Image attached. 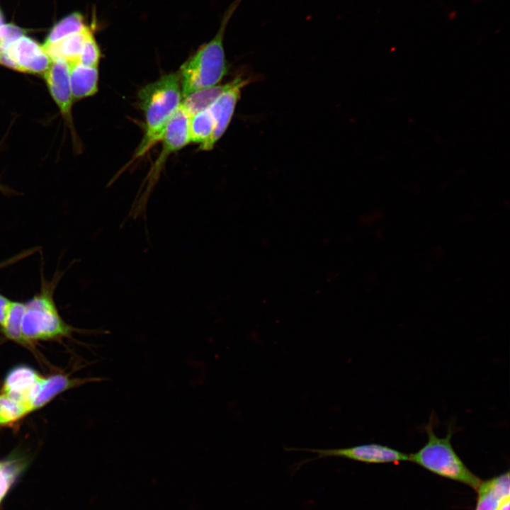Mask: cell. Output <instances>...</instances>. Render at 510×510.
<instances>
[{
  "mask_svg": "<svg viewBox=\"0 0 510 510\" xmlns=\"http://www.w3.org/2000/svg\"><path fill=\"white\" fill-rule=\"evenodd\" d=\"M138 98L144 115L145 128L135 159L143 156L160 142L166 125L180 108L183 94L178 73L164 74L147 84L140 91Z\"/></svg>",
  "mask_w": 510,
  "mask_h": 510,
  "instance_id": "1",
  "label": "cell"
},
{
  "mask_svg": "<svg viewBox=\"0 0 510 510\" xmlns=\"http://www.w3.org/2000/svg\"><path fill=\"white\" fill-rule=\"evenodd\" d=\"M242 0L234 1L222 16L216 35L202 45L181 67L178 75L183 98L196 91L215 86L227 71L224 36L227 25Z\"/></svg>",
  "mask_w": 510,
  "mask_h": 510,
  "instance_id": "2",
  "label": "cell"
},
{
  "mask_svg": "<svg viewBox=\"0 0 510 510\" xmlns=\"http://www.w3.org/2000/svg\"><path fill=\"white\" fill-rule=\"evenodd\" d=\"M428 436L426 444L417 452L409 455L411 461L441 477L467 484L477 490L481 480L468 469L455 451L451 443L450 428L443 438L434 433L433 419L426 425Z\"/></svg>",
  "mask_w": 510,
  "mask_h": 510,
  "instance_id": "3",
  "label": "cell"
},
{
  "mask_svg": "<svg viewBox=\"0 0 510 510\" xmlns=\"http://www.w3.org/2000/svg\"><path fill=\"white\" fill-rule=\"evenodd\" d=\"M53 289L52 283L45 282L40 292L25 303L22 334L26 342L67 336L72 331L57 311Z\"/></svg>",
  "mask_w": 510,
  "mask_h": 510,
  "instance_id": "4",
  "label": "cell"
},
{
  "mask_svg": "<svg viewBox=\"0 0 510 510\" xmlns=\"http://www.w3.org/2000/svg\"><path fill=\"white\" fill-rule=\"evenodd\" d=\"M188 121L189 116L180 107L166 125L160 140L162 143L161 154L146 178V188L138 193L133 202L128 215L130 217L135 219L146 217L149 194L157 183L166 159L171 153L182 149L190 142Z\"/></svg>",
  "mask_w": 510,
  "mask_h": 510,
  "instance_id": "5",
  "label": "cell"
},
{
  "mask_svg": "<svg viewBox=\"0 0 510 510\" xmlns=\"http://www.w3.org/2000/svg\"><path fill=\"white\" fill-rule=\"evenodd\" d=\"M285 450L288 451L301 450L317 454L316 457L303 460L295 465L297 467L296 470L309 462L331 457L343 458L365 463H396L409 460V455L391 447L378 443L361 444L340 448H287Z\"/></svg>",
  "mask_w": 510,
  "mask_h": 510,
  "instance_id": "6",
  "label": "cell"
},
{
  "mask_svg": "<svg viewBox=\"0 0 510 510\" xmlns=\"http://www.w3.org/2000/svg\"><path fill=\"white\" fill-rule=\"evenodd\" d=\"M52 61L42 45L25 35L0 52V64L22 72L44 74Z\"/></svg>",
  "mask_w": 510,
  "mask_h": 510,
  "instance_id": "7",
  "label": "cell"
},
{
  "mask_svg": "<svg viewBox=\"0 0 510 510\" xmlns=\"http://www.w3.org/2000/svg\"><path fill=\"white\" fill-rule=\"evenodd\" d=\"M249 82L248 79L236 77L233 84L208 108L213 119L214 129L210 138L200 145V150L212 149L223 135L231 121L241 90Z\"/></svg>",
  "mask_w": 510,
  "mask_h": 510,
  "instance_id": "8",
  "label": "cell"
},
{
  "mask_svg": "<svg viewBox=\"0 0 510 510\" xmlns=\"http://www.w3.org/2000/svg\"><path fill=\"white\" fill-rule=\"evenodd\" d=\"M50 93L62 115L71 120L73 96L69 80V67L63 59L52 60L49 69L44 74Z\"/></svg>",
  "mask_w": 510,
  "mask_h": 510,
  "instance_id": "9",
  "label": "cell"
},
{
  "mask_svg": "<svg viewBox=\"0 0 510 510\" xmlns=\"http://www.w3.org/2000/svg\"><path fill=\"white\" fill-rule=\"evenodd\" d=\"M107 378H89L70 379L65 375L56 374L49 378H42L31 390L28 397V405L30 411L39 409L59 393L69 388L87 382H100Z\"/></svg>",
  "mask_w": 510,
  "mask_h": 510,
  "instance_id": "10",
  "label": "cell"
},
{
  "mask_svg": "<svg viewBox=\"0 0 510 510\" xmlns=\"http://www.w3.org/2000/svg\"><path fill=\"white\" fill-rule=\"evenodd\" d=\"M477 491L475 510H498L503 502L510 499L509 472L481 481Z\"/></svg>",
  "mask_w": 510,
  "mask_h": 510,
  "instance_id": "11",
  "label": "cell"
},
{
  "mask_svg": "<svg viewBox=\"0 0 510 510\" xmlns=\"http://www.w3.org/2000/svg\"><path fill=\"white\" fill-rule=\"evenodd\" d=\"M42 378L33 369L24 366H18L6 375L1 392L25 404L30 409L27 402L28 395Z\"/></svg>",
  "mask_w": 510,
  "mask_h": 510,
  "instance_id": "12",
  "label": "cell"
},
{
  "mask_svg": "<svg viewBox=\"0 0 510 510\" xmlns=\"http://www.w3.org/2000/svg\"><path fill=\"white\" fill-rule=\"evenodd\" d=\"M91 30L84 26L80 31L55 42H45L42 47L52 60L63 59L68 64L79 63L84 41Z\"/></svg>",
  "mask_w": 510,
  "mask_h": 510,
  "instance_id": "13",
  "label": "cell"
},
{
  "mask_svg": "<svg viewBox=\"0 0 510 510\" xmlns=\"http://www.w3.org/2000/svg\"><path fill=\"white\" fill-rule=\"evenodd\" d=\"M68 64L73 98L81 99L94 95L98 91V68L85 67L79 63Z\"/></svg>",
  "mask_w": 510,
  "mask_h": 510,
  "instance_id": "14",
  "label": "cell"
},
{
  "mask_svg": "<svg viewBox=\"0 0 510 510\" xmlns=\"http://www.w3.org/2000/svg\"><path fill=\"white\" fill-rule=\"evenodd\" d=\"M233 82L234 79L223 85H215L192 92L183 98L181 108L189 118L208 109Z\"/></svg>",
  "mask_w": 510,
  "mask_h": 510,
  "instance_id": "15",
  "label": "cell"
},
{
  "mask_svg": "<svg viewBox=\"0 0 510 510\" xmlns=\"http://www.w3.org/2000/svg\"><path fill=\"white\" fill-rule=\"evenodd\" d=\"M214 129V122L209 109L200 111L189 118V142L205 143L211 137Z\"/></svg>",
  "mask_w": 510,
  "mask_h": 510,
  "instance_id": "16",
  "label": "cell"
},
{
  "mask_svg": "<svg viewBox=\"0 0 510 510\" xmlns=\"http://www.w3.org/2000/svg\"><path fill=\"white\" fill-rule=\"evenodd\" d=\"M25 303L13 301L4 324L1 328L5 336L18 343H26L22 334V319Z\"/></svg>",
  "mask_w": 510,
  "mask_h": 510,
  "instance_id": "17",
  "label": "cell"
},
{
  "mask_svg": "<svg viewBox=\"0 0 510 510\" xmlns=\"http://www.w3.org/2000/svg\"><path fill=\"white\" fill-rule=\"evenodd\" d=\"M29 412L25 404L0 392V426L10 425Z\"/></svg>",
  "mask_w": 510,
  "mask_h": 510,
  "instance_id": "18",
  "label": "cell"
},
{
  "mask_svg": "<svg viewBox=\"0 0 510 510\" xmlns=\"http://www.w3.org/2000/svg\"><path fill=\"white\" fill-rule=\"evenodd\" d=\"M86 26L79 13H73L57 23L49 33L45 42H55L80 31Z\"/></svg>",
  "mask_w": 510,
  "mask_h": 510,
  "instance_id": "19",
  "label": "cell"
},
{
  "mask_svg": "<svg viewBox=\"0 0 510 510\" xmlns=\"http://www.w3.org/2000/svg\"><path fill=\"white\" fill-rule=\"evenodd\" d=\"M25 464L18 460H0V504L21 475Z\"/></svg>",
  "mask_w": 510,
  "mask_h": 510,
  "instance_id": "20",
  "label": "cell"
},
{
  "mask_svg": "<svg viewBox=\"0 0 510 510\" xmlns=\"http://www.w3.org/2000/svg\"><path fill=\"white\" fill-rule=\"evenodd\" d=\"M101 58L100 49L91 33L88 34L79 58V63L89 67H97Z\"/></svg>",
  "mask_w": 510,
  "mask_h": 510,
  "instance_id": "21",
  "label": "cell"
},
{
  "mask_svg": "<svg viewBox=\"0 0 510 510\" xmlns=\"http://www.w3.org/2000/svg\"><path fill=\"white\" fill-rule=\"evenodd\" d=\"M23 35V31L13 24H4L0 27V52L6 50L12 42Z\"/></svg>",
  "mask_w": 510,
  "mask_h": 510,
  "instance_id": "22",
  "label": "cell"
},
{
  "mask_svg": "<svg viewBox=\"0 0 510 510\" xmlns=\"http://www.w3.org/2000/svg\"><path fill=\"white\" fill-rule=\"evenodd\" d=\"M13 301L0 293V327L4 324Z\"/></svg>",
  "mask_w": 510,
  "mask_h": 510,
  "instance_id": "23",
  "label": "cell"
},
{
  "mask_svg": "<svg viewBox=\"0 0 510 510\" xmlns=\"http://www.w3.org/2000/svg\"><path fill=\"white\" fill-rule=\"evenodd\" d=\"M498 510H509V499L503 502L499 507Z\"/></svg>",
  "mask_w": 510,
  "mask_h": 510,
  "instance_id": "24",
  "label": "cell"
},
{
  "mask_svg": "<svg viewBox=\"0 0 510 510\" xmlns=\"http://www.w3.org/2000/svg\"><path fill=\"white\" fill-rule=\"evenodd\" d=\"M4 25V20L1 13L0 12V27Z\"/></svg>",
  "mask_w": 510,
  "mask_h": 510,
  "instance_id": "25",
  "label": "cell"
}]
</instances>
